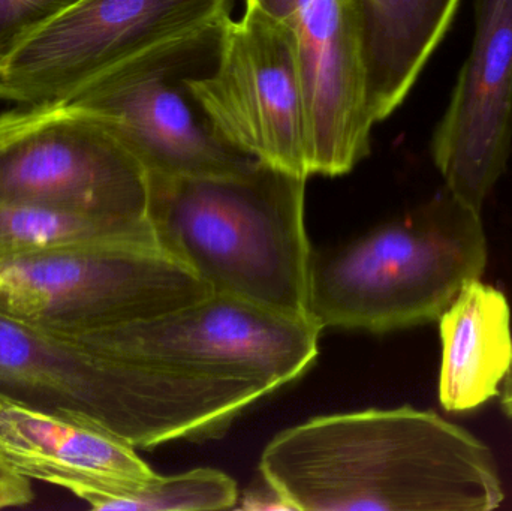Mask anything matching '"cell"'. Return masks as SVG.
<instances>
[{
	"mask_svg": "<svg viewBox=\"0 0 512 511\" xmlns=\"http://www.w3.org/2000/svg\"><path fill=\"white\" fill-rule=\"evenodd\" d=\"M259 473L292 510L492 511L505 500L492 450L435 411L315 417L277 434Z\"/></svg>",
	"mask_w": 512,
	"mask_h": 511,
	"instance_id": "cell-1",
	"label": "cell"
},
{
	"mask_svg": "<svg viewBox=\"0 0 512 511\" xmlns=\"http://www.w3.org/2000/svg\"><path fill=\"white\" fill-rule=\"evenodd\" d=\"M147 179L149 221L165 254L213 294L309 318L307 179L262 162L236 176Z\"/></svg>",
	"mask_w": 512,
	"mask_h": 511,
	"instance_id": "cell-2",
	"label": "cell"
},
{
	"mask_svg": "<svg viewBox=\"0 0 512 511\" xmlns=\"http://www.w3.org/2000/svg\"><path fill=\"white\" fill-rule=\"evenodd\" d=\"M487 261L481 213L444 188L409 215L313 254L309 318L321 330L367 333L435 323Z\"/></svg>",
	"mask_w": 512,
	"mask_h": 511,
	"instance_id": "cell-3",
	"label": "cell"
},
{
	"mask_svg": "<svg viewBox=\"0 0 512 511\" xmlns=\"http://www.w3.org/2000/svg\"><path fill=\"white\" fill-rule=\"evenodd\" d=\"M230 20L150 48L63 102L101 123L147 177L245 173L258 161L222 137L191 89L218 65Z\"/></svg>",
	"mask_w": 512,
	"mask_h": 511,
	"instance_id": "cell-4",
	"label": "cell"
},
{
	"mask_svg": "<svg viewBox=\"0 0 512 511\" xmlns=\"http://www.w3.org/2000/svg\"><path fill=\"white\" fill-rule=\"evenodd\" d=\"M210 294L159 246L99 243L0 261V314L72 338L156 317Z\"/></svg>",
	"mask_w": 512,
	"mask_h": 511,
	"instance_id": "cell-5",
	"label": "cell"
},
{
	"mask_svg": "<svg viewBox=\"0 0 512 511\" xmlns=\"http://www.w3.org/2000/svg\"><path fill=\"white\" fill-rule=\"evenodd\" d=\"M0 203L149 221V179L89 114L65 104L0 114Z\"/></svg>",
	"mask_w": 512,
	"mask_h": 511,
	"instance_id": "cell-6",
	"label": "cell"
},
{
	"mask_svg": "<svg viewBox=\"0 0 512 511\" xmlns=\"http://www.w3.org/2000/svg\"><path fill=\"white\" fill-rule=\"evenodd\" d=\"M322 330L310 318L231 297L206 299L146 320L87 333L93 350L207 377L243 378L274 390L298 380L318 357Z\"/></svg>",
	"mask_w": 512,
	"mask_h": 511,
	"instance_id": "cell-7",
	"label": "cell"
},
{
	"mask_svg": "<svg viewBox=\"0 0 512 511\" xmlns=\"http://www.w3.org/2000/svg\"><path fill=\"white\" fill-rule=\"evenodd\" d=\"M234 0H78L0 59V99L63 101L171 39L231 17Z\"/></svg>",
	"mask_w": 512,
	"mask_h": 511,
	"instance_id": "cell-8",
	"label": "cell"
},
{
	"mask_svg": "<svg viewBox=\"0 0 512 511\" xmlns=\"http://www.w3.org/2000/svg\"><path fill=\"white\" fill-rule=\"evenodd\" d=\"M191 89L225 140L262 164L309 179L306 102L297 42L283 21L248 5L228 21L212 74Z\"/></svg>",
	"mask_w": 512,
	"mask_h": 511,
	"instance_id": "cell-9",
	"label": "cell"
},
{
	"mask_svg": "<svg viewBox=\"0 0 512 511\" xmlns=\"http://www.w3.org/2000/svg\"><path fill=\"white\" fill-rule=\"evenodd\" d=\"M0 399L102 429L135 449L149 443L158 416V390L140 363L3 314Z\"/></svg>",
	"mask_w": 512,
	"mask_h": 511,
	"instance_id": "cell-10",
	"label": "cell"
},
{
	"mask_svg": "<svg viewBox=\"0 0 512 511\" xmlns=\"http://www.w3.org/2000/svg\"><path fill=\"white\" fill-rule=\"evenodd\" d=\"M291 29L306 102L310 177L354 170L376 125L367 104L361 0H246Z\"/></svg>",
	"mask_w": 512,
	"mask_h": 511,
	"instance_id": "cell-11",
	"label": "cell"
},
{
	"mask_svg": "<svg viewBox=\"0 0 512 511\" xmlns=\"http://www.w3.org/2000/svg\"><path fill=\"white\" fill-rule=\"evenodd\" d=\"M471 54L436 128L432 156L445 188L481 213L512 149V0H475Z\"/></svg>",
	"mask_w": 512,
	"mask_h": 511,
	"instance_id": "cell-12",
	"label": "cell"
},
{
	"mask_svg": "<svg viewBox=\"0 0 512 511\" xmlns=\"http://www.w3.org/2000/svg\"><path fill=\"white\" fill-rule=\"evenodd\" d=\"M120 438L0 399V455L27 479L68 489L93 510L158 474Z\"/></svg>",
	"mask_w": 512,
	"mask_h": 511,
	"instance_id": "cell-13",
	"label": "cell"
},
{
	"mask_svg": "<svg viewBox=\"0 0 512 511\" xmlns=\"http://www.w3.org/2000/svg\"><path fill=\"white\" fill-rule=\"evenodd\" d=\"M438 323L439 402L448 413L477 410L501 393L512 366L510 303L498 288L474 279Z\"/></svg>",
	"mask_w": 512,
	"mask_h": 511,
	"instance_id": "cell-14",
	"label": "cell"
},
{
	"mask_svg": "<svg viewBox=\"0 0 512 511\" xmlns=\"http://www.w3.org/2000/svg\"><path fill=\"white\" fill-rule=\"evenodd\" d=\"M460 0H361L367 104L384 122L411 92Z\"/></svg>",
	"mask_w": 512,
	"mask_h": 511,
	"instance_id": "cell-15",
	"label": "cell"
},
{
	"mask_svg": "<svg viewBox=\"0 0 512 511\" xmlns=\"http://www.w3.org/2000/svg\"><path fill=\"white\" fill-rule=\"evenodd\" d=\"M99 243L159 246L150 221L99 218L26 204L0 203V261Z\"/></svg>",
	"mask_w": 512,
	"mask_h": 511,
	"instance_id": "cell-16",
	"label": "cell"
},
{
	"mask_svg": "<svg viewBox=\"0 0 512 511\" xmlns=\"http://www.w3.org/2000/svg\"><path fill=\"white\" fill-rule=\"evenodd\" d=\"M239 491L227 474L195 468L177 476H156L138 491L108 498L95 510L195 511L236 507Z\"/></svg>",
	"mask_w": 512,
	"mask_h": 511,
	"instance_id": "cell-17",
	"label": "cell"
},
{
	"mask_svg": "<svg viewBox=\"0 0 512 511\" xmlns=\"http://www.w3.org/2000/svg\"><path fill=\"white\" fill-rule=\"evenodd\" d=\"M78 0H0V59Z\"/></svg>",
	"mask_w": 512,
	"mask_h": 511,
	"instance_id": "cell-18",
	"label": "cell"
},
{
	"mask_svg": "<svg viewBox=\"0 0 512 511\" xmlns=\"http://www.w3.org/2000/svg\"><path fill=\"white\" fill-rule=\"evenodd\" d=\"M32 501L30 480L18 474L0 455V509L26 506Z\"/></svg>",
	"mask_w": 512,
	"mask_h": 511,
	"instance_id": "cell-19",
	"label": "cell"
},
{
	"mask_svg": "<svg viewBox=\"0 0 512 511\" xmlns=\"http://www.w3.org/2000/svg\"><path fill=\"white\" fill-rule=\"evenodd\" d=\"M265 483V492H254L248 495L243 501V507L251 510H292L291 506L286 503L282 495L277 494L267 482Z\"/></svg>",
	"mask_w": 512,
	"mask_h": 511,
	"instance_id": "cell-20",
	"label": "cell"
},
{
	"mask_svg": "<svg viewBox=\"0 0 512 511\" xmlns=\"http://www.w3.org/2000/svg\"><path fill=\"white\" fill-rule=\"evenodd\" d=\"M499 395H501L502 410L512 422V366L507 377H505L504 386H502V392Z\"/></svg>",
	"mask_w": 512,
	"mask_h": 511,
	"instance_id": "cell-21",
	"label": "cell"
}]
</instances>
